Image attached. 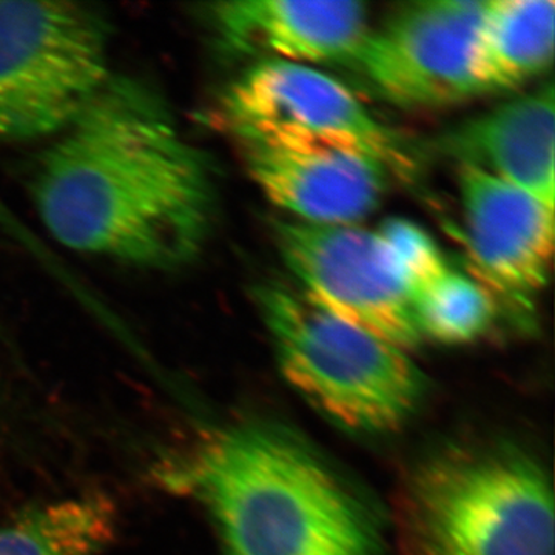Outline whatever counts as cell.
I'll return each instance as SVG.
<instances>
[{"mask_svg":"<svg viewBox=\"0 0 555 555\" xmlns=\"http://www.w3.org/2000/svg\"><path fill=\"white\" fill-rule=\"evenodd\" d=\"M31 192L61 246L159 272L198 258L217 199L207 159L166 102L116 75L53 138Z\"/></svg>","mask_w":555,"mask_h":555,"instance_id":"obj_1","label":"cell"},{"mask_svg":"<svg viewBox=\"0 0 555 555\" xmlns=\"http://www.w3.org/2000/svg\"><path fill=\"white\" fill-rule=\"evenodd\" d=\"M169 480L206 503L230 555H383L366 503L276 427H230Z\"/></svg>","mask_w":555,"mask_h":555,"instance_id":"obj_2","label":"cell"},{"mask_svg":"<svg viewBox=\"0 0 555 555\" xmlns=\"http://www.w3.org/2000/svg\"><path fill=\"white\" fill-rule=\"evenodd\" d=\"M406 555H554V491L542 466L513 448L434 456L400 505Z\"/></svg>","mask_w":555,"mask_h":555,"instance_id":"obj_3","label":"cell"},{"mask_svg":"<svg viewBox=\"0 0 555 555\" xmlns=\"http://www.w3.org/2000/svg\"><path fill=\"white\" fill-rule=\"evenodd\" d=\"M254 297L284 378L339 425L385 433L415 411L425 377L408 350L283 284H259Z\"/></svg>","mask_w":555,"mask_h":555,"instance_id":"obj_4","label":"cell"},{"mask_svg":"<svg viewBox=\"0 0 555 555\" xmlns=\"http://www.w3.org/2000/svg\"><path fill=\"white\" fill-rule=\"evenodd\" d=\"M112 76L108 24L96 10L0 0V141L56 138Z\"/></svg>","mask_w":555,"mask_h":555,"instance_id":"obj_5","label":"cell"},{"mask_svg":"<svg viewBox=\"0 0 555 555\" xmlns=\"http://www.w3.org/2000/svg\"><path fill=\"white\" fill-rule=\"evenodd\" d=\"M218 113L236 144L337 150L374 160L392 179L411 182L420 173L403 134L345 83L309 65L257 62L224 90Z\"/></svg>","mask_w":555,"mask_h":555,"instance_id":"obj_6","label":"cell"},{"mask_svg":"<svg viewBox=\"0 0 555 555\" xmlns=\"http://www.w3.org/2000/svg\"><path fill=\"white\" fill-rule=\"evenodd\" d=\"M273 236L312 305L401 349L422 341L411 288L375 230L275 221Z\"/></svg>","mask_w":555,"mask_h":555,"instance_id":"obj_7","label":"cell"},{"mask_svg":"<svg viewBox=\"0 0 555 555\" xmlns=\"http://www.w3.org/2000/svg\"><path fill=\"white\" fill-rule=\"evenodd\" d=\"M483 0L404 5L361 40L345 65L383 101L440 108L478 96L470 75Z\"/></svg>","mask_w":555,"mask_h":555,"instance_id":"obj_8","label":"cell"},{"mask_svg":"<svg viewBox=\"0 0 555 555\" xmlns=\"http://www.w3.org/2000/svg\"><path fill=\"white\" fill-rule=\"evenodd\" d=\"M456 173L474 278L529 308L550 276L555 207L476 167Z\"/></svg>","mask_w":555,"mask_h":555,"instance_id":"obj_9","label":"cell"},{"mask_svg":"<svg viewBox=\"0 0 555 555\" xmlns=\"http://www.w3.org/2000/svg\"><path fill=\"white\" fill-rule=\"evenodd\" d=\"M222 50L233 56L309 65L345 64L369 31L356 0H235L208 7Z\"/></svg>","mask_w":555,"mask_h":555,"instance_id":"obj_10","label":"cell"},{"mask_svg":"<svg viewBox=\"0 0 555 555\" xmlns=\"http://www.w3.org/2000/svg\"><path fill=\"white\" fill-rule=\"evenodd\" d=\"M236 145L262 195L308 224L363 221L377 210L392 179L379 164L353 153L259 142Z\"/></svg>","mask_w":555,"mask_h":555,"instance_id":"obj_11","label":"cell"},{"mask_svg":"<svg viewBox=\"0 0 555 555\" xmlns=\"http://www.w3.org/2000/svg\"><path fill=\"white\" fill-rule=\"evenodd\" d=\"M554 102L550 82L460 124L440 149L555 207Z\"/></svg>","mask_w":555,"mask_h":555,"instance_id":"obj_12","label":"cell"},{"mask_svg":"<svg viewBox=\"0 0 555 555\" xmlns=\"http://www.w3.org/2000/svg\"><path fill=\"white\" fill-rule=\"evenodd\" d=\"M554 0H483L470 61L478 96L542 75L554 60Z\"/></svg>","mask_w":555,"mask_h":555,"instance_id":"obj_13","label":"cell"},{"mask_svg":"<svg viewBox=\"0 0 555 555\" xmlns=\"http://www.w3.org/2000/svg\"><path fill=\"white\" fill-rule=\"evenodd\" d=\"M118 524L107 495L69 496L0 521V555H100Z\"/></svg>","mask_w":555,"mask_h":555,"instance_id":"obj_14","label":"cell"},{"mask_svg":"<svg viewBox=\"0 0 555 555\" xmlns=\"http://www.w3.org/2000/svg\"><path fill=\"white\" fill-rule=\"evenodd\" d=\"M422 337L444 345L476 341L491 328L495 297L477 280L449 269L414 297Z\"/></svg>","mask_w":555,"mask_h":555,"instance_id":"obj_15","label":"cell"},{"mask_svg":"<svg viewBox=\"0 0 555 555\" xmlns=\"http://www.w3.org/2000/svg\"><path fill=\"white\" fill-rule=\"evenodd\" d=\"M375 232L411 288L412 297L451 269L433 236L409 219H387Z\"/></svg>","mask_w":555,"mask_h":555,"instance_id":"obj_16","label":"cell"}]
</instances>
